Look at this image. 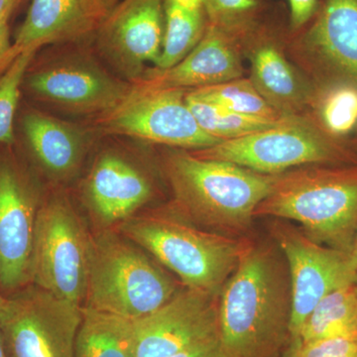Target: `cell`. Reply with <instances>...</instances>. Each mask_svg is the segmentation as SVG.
Listing matches in <instances>:
<instances>
[{"label": "cell", "mask_w": 357, "mask_h": 357, "mask_svg": "<svg viewBox=\"0 0 357 357\" xmlns=\"http://www.w3.org/2000/svg\"><path fill=\"white\" fill-rule=\"evenodd\" d=\"M107 1L109 2L110 6L114 7L115 6V4H116L117 2L119 1V0H107Z\"/></svg>", "instance_id": "obj_38"}, {"label": "cell", "mask_w": 357, "mask_h": 357, "mask_svg": "<svg viewBox=\"0 0 357 357\" xmlns=\"http://www.w3.org/2000/svg\"><path fill=\"white\" fill-rule=\"evenodd\" d=\"M290 275L281 250L248 243L218 299L225 357H280L291 338Z\"/></svg>", "instance_id": "obj_1"}, {"label": "cell", "mask_w": 357, "mask_h": 357, "mask_svg": "<svg viewBox=\"0 0 357 357\" xmlns=\"http://www.w3.org/2000/svg\"><path fill=\"white\" fill-rule=\"evenodd\" d=\"M189 91L237 114L270 121L283 119L258 93L250 79H244L243 77L213 86L189 89Z\"/></svg>", "instance_id": "obj_26"}, {"label": "cell", "mask_w": 357, "mask_h": 357, "mask_svg": "<svg viewBox=\"0 0 357 357\" xmlns=\"http://www.w3.org/2000/svg\"><path fill=\"white\" fill-rule=\"evenodd\" d=\"M91 237L67 199L53 197L37 211L30 281L59 299L83 306Z\"/></svg>", "instance_id": "obj_6"}, {"label": "cell", "mask_w": 357, "mask_h": 357, "mask_svg": "<svg viewBox=\"0 0 357 357\" xmlns=\"http://www.w3.org/2000/svg\"><path fill=\"white\" fill-rule=\"evenodd\" d=\"M173 357H225V356L218 333L217 335L191 345Z\"/></svg>", "instance_id": "obj_31"}, {"label": "cell", "mask_w": 357, "mask_h": 357, "mask_svg": "<svg viewBox=\"0 0 357 357\" xmlns=\"http://www.w3.org/2000/svg\"><path fill=\"white\" fill-rule=\"evenodd\" d=\"M21 0H0V20H9Z\"/></svg>", "instance_id": "obj_33"}, {"label": "cell", "mask_w": 357, "mask_h": 357, "mask_svg": "<svg viewBox=\"0 0 357 357\" xmlns=\"http://www.w3.org/2000/svg\"><path fill=\"white\" fill-rule=\"evenodd\" d=\"M163 168L180 215L229 236L250 227L276 176L199 158L185 150L169 152Z\"/></svg>", "instance_id": "obj_2"}, {"label": "cell", "mask_w": 357, "mask_h": 357, "mask_svg": "<svg viewBox=\"0 0 357 357\" xmlns=\"http://www.w3.org/2000/svg\"><path fill=\"white\" fill-rule=\"evenodd\" d=\"M0 357H8L7 354L6 344H4L3 337H2L1 333H0Z\"/></svg>", "instance_id": "obj_36"}, {"label": "cell", "mask_w": 357, "mask_h": 357, "mask_svg": "<svg viewBox=\"0 0 357 357\" xmlns=\"http://www.w3.org/2000/svg\"><path fill=\"white\" fill-rule=\"evenodd\" d=\"M37 213L20 176L0 168V285L15 290L30 281Z\"/></svg>", "instance_id": "obj_17"}, {"label": "cell", "mask_w": 357, "mask_h": 357, "mask_svg": "<svg viewBox=\"0 0 357 357\" xmlns=\"http://www.w3.org/2000/svg\"><path fill=\"white\" fill-rule=\"evenodd\" d=\"M314 86L311 109L319 128L335 140L356 131L357 84L335 81Z\"/></svg>", "instance_id": "obj_24"}, {"label": "cell", "mask_w": 357, "mask_h": 357, "mask_svg": "<svg viewBox=\"0 0 357 357\" xmlns=\"http://www.w3.org/2000/svg\"><path fill=\"white\" fill-rule=\"evenodd\" d=\"M309 27L293 42L296 60L314 77L357 84V0H324Z\"/></svg>", "instance_id": "obj_11"}, {"label": "cell", "mask_w": 357, "mask_h": 357, "mask_svg": "<svg viewBox=\"0 0 357 357\" xmlns=\"http://www.w3.org/2000/svg\"><path fill=\"white\" fill-rule=\"evenodd\" d=\"M352 256H354V260H356L357 266V229L356 236H354V246H352Z\"/></svg>", "instance_id": "obj_37"}, {"label": "cell", "mask_w": 357, "mask_h": 357, "mask_svg": "<svg viewBox=\"0 0 357 357\" xmlns=\"http://www.w3.org/2000/svg\"><path fill=\"white\" fill-rule=\"evenodd\" d=\"M177 293L175 282L132 244L114 234L91 238L83 307L137 321Z\"/></svg>", "instance_id": "obj_5"}, {"label": "cell", "mask_w": 357, "mask_h": 357, "mask_svg": "<svg viewBox=\"0 0 357 357\" xmlns=\"http://www.w3.org/2000/svg\"><path fill=\"white\" fill-rule=\"evenodd\" d=\"M163 49L156 69L178 64L203 39L208 27L203 0H164Z\"/></svg>", "instance_id": "obj_22"}, {"label": "cell", "mask_w": 357, "mask_h": 357, "mask_svg": "<svg viewBox=\"0 0 357 357\" xmlns=\"http://www.w3.org/2000/svg\"><path fill=\"white\" fill-rule=\"evenodd\" d=\"M146 176L119 155L105 153L93 164L86 180L89 208L102 225L123 222L150 201Z\"/></svg>", "instance_id": "obj_19"}, {"label": "cell", "mask_w": 357, "mask_h": 357, "mask_svg": "<svg viewBox=\"0 0 357 357\" xmlns=\"http://www.w3.org/2000/svg\"><path fill=\"white\" fill-rule=\"evenodd\" d=\"M271 231L290 275L291 337H299L307 317L326 296L357 282L356 260L351 252L319 245L288 223L277 222Z\"/></svg>", "instance_id": "obj_9"}, {"label": "cell", "mask_w": 357, "mask_h": 357, "mask_svg": "<svg viewBox=\"0 0 357 357\" xmlns=\"http://www.w3.org/2000/svg\"><path fill=\"white\" fill-rule=\"evenodd\" d=\"M301 344L302 340L300 337H291L280 357H300Z\"/></svg>", "instance_id": "obj_34"}, {"label": "cell", "mask_w": 357, "mask_h": 357, "mask_svg": "<svg viewBox=\"0 0 357 357\" xmlns=\"http://www.w3.org/2000/svg\"><path fill=\"white\" fill-rule=\"evenodd\" d=\"M30 89L54 105L77 114H107L128 96L132 83L83 60L54 63L29 77Z\"/></svg>", "instance_id": "obj_14"}, {"label": "cell", "mask_w": 357, "mask_h": 357, "mask_svg": "<svg viewBox=\"0 0 357 357\" xmlns=\"http://www.w3.org/2000/svg\"><path fill=\"white\" fill-rule=\"evenodd\" d=\"M208 24L243 43L261 20L260 0H203Z\"/></svg>", "instance_id": "obj_27"}, {"label": "cell", "mask_w": 357, "mask_h": 357, "mask_svg": "<svg viewBox=\"0 0 357 357\" xmlns=\"http://www.w3.org/2000/svg\"><path fill=\"white\" fill-rule=\"evenodd\" d=\"M191 152L199 158L229 162L266 175L344 158L337 141L307 114L283 117L273 128Z\"/></svg>", "instance_id": "obj_7"}, {"label": "cell", "mask_w": 357, "mask_h": 357, "mask_svg": "<svg viewBox=\"0 0 357 357\" xmlns=\"http://www.w3.org/2000/svg\"><path fill=\"white\" fill-rule=\"evenodd\" d=\"M164 0H121L96 32L98 47L132 81L148 62L156 65L163 49Z\"/></svg>", "instance_id": "obj_13"}, {"label": "cell", "mask_w": 357, "mask_h": 357, "mask_svg": "<svg viewBox=\"0 0 357 357\" xmlns=\"http://www.w3.org/2000/svg\"><path fill=\"white\" fill-rule=\"evenodd\" d=\"M23 126L30 147L49 172L64 177L77 168L84 153L81 130L39 112L26 115Z\"/></svg>", "instance_id": "obj_20"}, {"label": "cell", "mask_w": 357, "mask_h": 357, "mask_svg": "<svg viewBox=\"0 0 357 357\" xmlns=\"http://www.w3.org/2000/svg\"><path fill=\"white\" fill-rule=\"evenodd\" d=\"M9 299H6V298L0 296V319H1L3 314H6L7 307H8Z\"/></svg>", "instance_id": "obj_35"}, {"label": "cell", "mask_w": 357, "mask_h": 357, "mask_svg": "<svg viewBox=\"0 0 357 357\" xmlns=\"http://www.w3.org/2000/svg\"><path fill=\"white\" fill-rule=\"evenodd\" d=\"M134 319L83 307L75 357H135Z\"/></svg>", "instance_id": "obj_21"}, {"label": "cell", "mask_w": 357, "mask_h": 357, "mask_svg": "<svg viewBox=\"0 0 357 357\" xmlns=\"http://www.w3.org/2000/svg\"><path fill=\"white\" fill-rule=\"evenodd\" d=\"M11 47L13 45L9 39L8 20H0V66L7 64Z\"/></svg>", "instance_id": "obj_32"}, {"label": "cell", "mask_w": 357, "mask_h": 357, "mask_svg": "<svg viewBox=\"0 0 357 357\" xmlns=\"http://www.w3.org/2000/svg\"><path fill=\"white\" fill-rule=\"evenodd\" d=\"M300 357H357V335L302 342Z\"/></svg>", "instance_id": "obj_29"}, {"label": "cell", "mask_w": 357, "mask_h": 357, "mask_svg": "<svg viewBox=\"0 0 357 357\" xmlns=\"http://www.w3.org/2000/svg\"><path fill=\"white\" fill-rule=\"evenodd\" d=\"M119 230L177 275L185 287L211 294H220L249 243L199 229L182 215L166 213L133 215Z\"/></svg>", "instance_id": "obj_4"}, {"label": "cell", "mask_w": 357, "mask_h": 357, "mask_svg": "<svg viewBox=\"0 0 357 357\" xmlns=\"http://www.w3.org/2000/svg\"><path fill=\"white\" fill-rule=\"evenodd\" d=\"M357 335V282L326 296L307 317L299 337L303 342Z\"/></svg>", "instance_id": "obj_23"}, {"label": "cell", "mask_w": 357, "mask_h": 357, "mask_svg": "<svg viewBox=\"0 0 357 357\" xmlns=\"http://www.w3.org/2000/svg\"><path fill=\"white\" fill-rule=\"evenodd\" d=\"M238 40L208 24L203 39L182 61L165 70L143 73L132 83L153 89H195L243 76Z\"/></svg>", "instance_id": "obj_18"}, {"label": "cell", "mask_w": 357, "mask_h": 357, "mask_svg": "<svg viewBox=\"0 0 357 357\" xmlns=\"http://www.w3.org/2000/svg\"><path fill=\"white\" fill-rule=\"evenodd\" d=\"M185 100L204 132L222 141L236 139L273 128L282 119L270 121L237 114L192 95L189 91L185 93Z\"/></svg>", "instance_id": "obj_25"}, {"label": "cell", "mask_w": 357, "mask_h": 357, "mask_svg": "<svg viewBox=\"0 0 357 357\" xmlns=\"http://www.w3.org/2000/svg\"><path fill=\"white\" fill-rule=\"evenodd\" d=\"M35 53V50H27L16 56L0 77V143H11L14 139L13 121L20 86Z\"/></svg>", "instance_id": "obj_28"}, {"label": "cell", "mask_w": 357, "mask_h": 357, "mask_svg": "<svg viewBox=\"0 0 357 357\" xmlns=\"http://www.w3.org/2000/svg\"><path fill=\"white\" fill-rule=\"evenodd\" d=\"M218 294L185 287L164 306L135 321V357H173L217 335Z\"/></svg>", "instance_id": "obj_12"}, {"label": "cell", "mask_w": 357, "mask_h": 357, "mask_svg": "<svg viewBox=\"0 0 357 357\" xmlns=\"http://www.w3.org/2000/svg\"><path fill=\"white\" fill-rule=\"evenodd\" d=\"M187 89H153L132 83L117 107L100 115L105 131L183 150H199L223 141L204 132L185 103Z\"/></svg>", "instance_id": "obj_8"}, {"label": "cell", "mask_w": 357, "mask_h": 357, "mask_svg": "<svg viewBox=\"0 0 357 357\" xmlns=\"http://www.w3.org/2000/svg\"><path fill=\"white\" fill-rule=\"evenodd\" d=\"M295 220L317 243L352 253L357 229V168L307 165L275 176L255 211Z\"/></svg>", "instance_id": "obj_3"}, {"label": "cell", "mask_w": 357, "mask_h": 357, "mask_svg": "<svg viewBox=\"0 0 357 357\" xmlns=\"http://www.w3.org/2000/svg\"><path fill=\"white\" fill-rule=\"evenodd\" d=\"M241 46L250 61L251 83L262 98L282 117L305 115L316 86L289 62L270 28L260 20Z\"/></svg>", "instance_id": "obj_15"}, {"label": "cell", "mask_w": 357, "mask_h": 357, "mask_svg": "<svg viewBox=\"0 0 357 357\" xmlns=\"http://www.w3.org/2000/svg\"><path fill=\"white\" fill-rule=\"evenodd\" d=\"M112 8L107 0H32L7 64L22 52L95 35Z\"/></svg>", "instance_id": "obj_16"}, {"label": "cell", "mask_w": 357, "mask_h": 357, "mask_svg": "<svg viewBox=\"0 0 357 357\" xmlns=\"http://www.w3.org/2000/svg\"><path fill=\"white\" fill-rule=\"evenodd\" d=\"M83 306L39 287L9 300L0 319L8 357H75Z\"/></svg>", "instance_id": "obj_10"}, {"label": "cell", "mask_w": 357, "mask_h": 357, "mask_svg": "<svg viewBox=\"0 0 357 357\" xmlns=\"http://www.w3.org/2000/svg\"><path fill=\"white\" fill-rule=\"evenodd\" d=\"M290 6V28L298 31L316 15L319 0H288Z\"/></svg>", "instance_id": "obj_30"}]
</instances>
